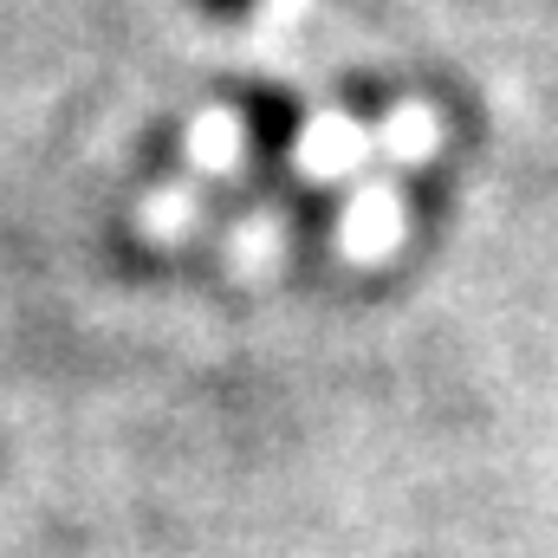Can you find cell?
<instances>
[{"label": "cell", "instance_id": "obj_1", "mask_svg": "<svg viewBox=\"0 0 558 558\" xmlns=\"http://www.w3.org/2000/svg\"><path fill=\"white\" fill-rule=\"evenodd\" d=\"M202 7H208V13H247L254 0H202Z\"/></svg>", "mask_w": 558, "mask_h": 558}]
</instances>
